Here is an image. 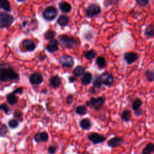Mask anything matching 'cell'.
I'll list each match as a JSON object with an SVG mask.
<instances>
[{
    "instance_id": "8d00e7d4",
    "label": "cell",
    "mask_w": 154,
    "mask_h": 154,
    "mask_svg": "<svg viewBox=\"0 0 154 154\" xmlns=\"http://www.w3.org/2000/svg\"><path fill=\"white\" fill-rule=\"evenodd\" d=\"M58 149V147L55 145H51L48 149V152L49 154H55Z\"/></svg>"
},
{
    "instance_id": "7a4b0ae2",
    "label": "cell",
    "mask_w": 154,
    "mask_h": 154,
    "mask_svg": "<svg viewBox=\"0 0 154 154\" xmlns=\"http://www.w3.org/2000/svg\"><path fill=\"white\" fill-rule=\"evenodd\" d=\"M58 42L60 44L65 48L73 49L78 48L80 45V41L76 37L71 35L62 34L58 36Z\"/></svg>"
},
{
    "instance_id": "7bdbcfd3",
    "label": "cell",
    "mask_w": 154,
    "mask_h": 154,
    "mask_svg": "<svg viewBox=\"0 0 154 154\" xmlns=\"http://www.w3.org/2000/svg\"><path fill=\"white\" fill-rule=\"evenodd\" d=\"M134 115L137 117H139V116H141L143 115V111L142 109V108H140L139 109L137 110V111H134Z\"/></svg>"
},
{
    "instance_id": "681fc988",
    "label": "cell",
    "mask_w": 154,
    "mask_h": 154,
    "mask_svg": "<svg viewBox=\"0 0 154 154\" xmlns=\"http://www.w3.org/2000/svg\"><path fill=\"white\" fill-rule=\"evenodd\" d=\"M46 90H45V88L44 89V90H43L42 91V93H46Z\"/></svg>"
},
{
    "instance_id": "8fae6325",
    "label": "cell",
    "mask_w": 154,
    "mask_h": 154,
    "mask_svg": "<svg viewBox=\"0 0 154 154\" xmlns=\"http://www.w3.org/2000/svg\"><path fill=\"white\" fill-rule=\"evenodd\" d=\"M29 81L31 85H39L43 82V77L41 73L35 72L30 75Z\"/></svg>"
},
{
    "instance_id": "ac0fdd59",
    "label": "cell",
    "mask_w": 154,
    "mask_h": 154,
    "mask_svg": "<svg viewBox=\"0 0 154 154\" xmlns=\"http://www.w3.org/2000/svg\"><path fill=\"white\" fill-rule=\"evenodd\" d=\"M92 74L90 72H85L81 78V84L84 86L89 85L92 81Z\"/></svg>"
},
{
    "instance_id": "9a60e30c",
    "label": "cell",
    "mask_w": 154,
    "mask_h": 154,
    "mask_svg": "<svg viewBox=\"0 0 154 154\" xmlns=\"http://www.w3.org/2000/svg\"><path fill=\"white\" fill-rule=\"evenodd\" d=\"M34 139L36 143L47 142L49 139V135L46 131L37 132L35 134Z\"/></svg>"
},
{
    "instance_id": "bcb514c9",
    "label": "cell",
    "mask_w": 154,
    "mask_h": 154,
    "mask_svg": "<svg viewBox=\"0 0 154 154\" xmlns=\"http://www.w3.org/2000/svg\"><path fill=\"white\" fill-rule=\"evenodd\" d=\"M95 88H94V87L93 86L92 87H91V88L89 89L88 92H89L90 93H91V94H94V93H95L96 92Z\"/></svg>"
},
{
    "instance_id": "836d02e7",
    "label": "cell",
    "mask_w": 154,
    "mask_h": 154,
    "mask_svg": "<svg viewBox=\"0 0 154 154\" xmlns=\"http://www.w3.org/2000/svg\"><path fill=\"white\" fill-rule=\"evenodd\" d=\"M13 117L15 119L17 120L19 122H21L23 121V114L22 112L19 110H15L13 112Z\"/></svg>"
},
{
    "instance_id": "60d3db41",
    "label": "cell",
    "mask_w": 154,
    "mask_h": 154,
    "mask_svg": "<svg viewBox=\"0 0 154 154\" xmlns=\"http://www.w3.org/2000/svg\"><path fill=\"white\" fill-rule=\"evenodd\" d=\"M73 100V96L71 94H69L67 97H66V103L67 104H70L72 103Z\"/></svg>"
},
{
    "instance_id": "4316f807",
    "label": "cell",
    "mask_w": 154,
    "mask_h": 154,
    "mask_svg": "<svg viewBox=\"0 0 154 154\" xmlns=\"http://www.w3.org/2000/svg\"><path fill=\"white\" fill-rule=\"evenodd\" d=\"M142 104H143V101L141 100V99L140 98H138V97L135 98L132 103V110L134 111H135L139 109L140 108H141Z\"/></svg>"
},
{
    "instance_id": "e0dca14e",
    "label": "cell",
    "mask_w": 154,
    "mask_h": 154,
    "mask_svg": "<svg viewBox=\"0 0 154 154\" xmlns=\"http://www.w3.org/2000/svg\"><path fill=\"white\" fill-rule=\"evenodd\" d=\"M59 9L64 13H69L72 10V6L70 3L67 1H61L59 3Z\"/></svg>"
},
{
    "instance_id": "e575fe53",
    "label": "cell",
    "mask_w": 154,
    "mask_h": 154,
    "mask_svg": "<svg viewBox=\"0 0 154 154\" xmlns=\"http://www.w3.org/2000/svg\"><path fill=\"white\" fill-rule=\"evenodd\" d=\"M19 122L15 119H11L8 121V125L9 126V127L11 129H15L18 126H19Z\"/></svg>"
},
{
    "instance_id": "4dcf8cb0",
    "label": "cell",
    "mask_w": 154,
    "mask_h": 154,
    "mask_svg": "<svg viewBox=\"0 0 154 154\" xmlns=\"http://www.w3.org/2000/svg\"><path fill=\"white\" fill-rule=\"evenodd\" d=\"M144 75L147 81L153 82L154 81V70L147 69L144 73Z\"/></svg>"
},
{
    "instance_id": "8992f818",
    "label": "cell",
    "mask_w": 154,
    "mask_h": 154,
    "mask_svg": "<svg viewBox=\"0 0 154 154\" xmlns=\"http://www.w3.org/2000/svg\"><path fill=\"white\" fill-rule=\"evenodd\" d=\"M101 12L100 7L97 4H90L85 10L86 15L88 17L92 18L99 14Z\"/></svg>"
},
{
    "instance_id": "2e32d148",
    "label": "cell",
    "mask_w": 154,
    "mask_h": 154,
    "mask_svg": "<svg viewBox=\"0 0 154 154\" xmlns=\"http://www.w3.org/2000/svg\"><path fill=\"white\" fill-rule=\"evenodd\" d=\"M49 84L54 88H58L61 84V78L57 75L51 76L49 79Z\"/></svg>"
},
{
    "instance_id": "74e56055",
    "label": "cell",
    "mask_w": 154,
    "mask_h": 154,
    "mask_svg": "<svg viewBox=\"0 0 154 154\" xmlns=\"http://www.w3.org/2000/svg\"><path fill=\"white\" fill-rule=\"evenodd\" d=\"M0 110H3L5 114H10V109L8 106L5 103H2L0 105Z\"/></svg>"
},
{
    "instance_id": "7dc6e473",
    "label": "cell",
    "mask_w": 154,
    "mask_h": 154,
    "mask_svg": "<svg viewBox=\"0 0 154 154\" xmlns=\"http://www.w3.org/2000/svg\"><path fill=\"white\" fill-rule=\"evenodd\" d=\"M46 58V56H45V55H42V54H40V55L38 56V59L40 60V61H43L45 58Z\"/></svg>"
},
{
    "instance_id": "7c38bea8",
    "label": "cell",
    "mask_w": 154,
    "mask_h": 154,
    "mask_svg": "<svg viewBox=\"0 0 154 154\" xmlns=\"http://www.w3.org/2000/svg\"><path fill=\"white\" fill-rule=\"evenodd\" d=\"M123 58L128 64H132L138 60V55L136 52H128L125 53Z\"/></svg>"
},
{
    "instance_id": "1f68e13d",
    "label": "cell",
    "mask_w": 154,
    "mask_h": 154,
    "mask_svg": "<svg viewBox=\"0 0 154 154\" xmlns=\"http://www.w3.org/2000/svg\"><path fill=\"white\" fill-rule=\"evenodd\" d=\"M144 34L148 37H154V25H148L145 29Z\"/></svg>"
},
{
    "instance_id": "5b68a950",
    "label": "cell",
    "mask_w": 154,
    "mask_h": 154,
    "mask_svg": "<svg viewBox=\"0 0 154 154\" xmlns=\"http://www.w3.org/2000/svg\"><path fill=\"white\" fill-rule=\"evenodd\" d=\"M58 13V12L56 7L54 6H48L44 9L42 16L46 20L51 21L55 19Z\"/></svg>"
},
{
    "instance_id": "603a6c76",
    "label": "cell",
    "mask_w": 154,
    "mask_h": 154,
    "mask_svg": "<svg viewBox=\"0 0 154 154\" xmlns=\"http://www.w3.org/2000/svg\"><path fill=\"white\" fill-rule=\"evenodd\" d=\"M6 99H7V102H8V103L13 105L16 104L17 102L18 97H17V96L16 94L11 93H9L6 95Z\"/></svg>"
},
{
    "instance_id": "f6af8a7d",
    "label": "cell",
    "mask_w": 154,
    "mask_h": 154,
    "mask_svg": "<svg viewBox=\"0 0 154 154\" xmlns=\"http://www.w3.org/2000/svg\"><path fill=\"white\" fill-rule=\"evenodd\" d=\"M68 79H69V82L70 83H73L76 81L77 79L75 76H70L69 77Z\"/></svg>"
},
{
    "instance_id": "6da1fadb",
    "label": "cell",
    "mask_w": 154,
    "mask_h": 154,
    "mask_svg": "<svg viewBox=\"0 0 154 154\" xmlns=\"http://www.w3.org/2000/svg\"><path fill=\"white\" fill-rule=\"evenodd\" d=\"M19 79V74L8 63H0V82L2 83L17 81Z\"/></svg>"
},
{
    "instance_id": "d4e9b609",
    "label": "cell",
    "mask_w": 154,
    "mask_h": 154,
    "mask_svg": "<svg viewBox=\"0 0 154 154\" xmlns=\"http://www.w3.org/2000/svg\"><path fill=\"white\" fill-rule=\"evenodd\" d=\"M0 8L7 12L11 11V7L8 0H0Z\"/></svg>"
},
{
    "instance_id": "c3c4849f",
    "label": "cell",
    "mask_w": 154,
    "mask_h": 154,
    "mask_svg": "<svg viewBox=\"0 0 154 154\" xmlns=\"http://www.w3.org/2000/svg\"><path fill=\"white\" fill-rule=\"evenodd\" d=\"M26 1H28V0H17V1L19 2H25Z\"/></svg>"
},
{
    "instance_id": "cb8c5ba5",
    "label": "cell",
    "mask_w": 154,
    "mask_h": 154,
    "mask_svg": "<svg viewBox=\"0 0 154 154\" xmlns=\"http://www.w3.org/2000/svg\"><path fill=\"white\" fill-rule=\"evenodd\" d=\"M154 152V144L153 143H147L143 149L142 154H152Z\"/></svg>"
},
{
    "instance_id": "484cf974",
    "label": "cell",
    "mask_w": 154,
    "mask_h": 154,
    "mask_svg": "<svg viewBox=\"0 0 154 154\" xmlns=\"http://www.w3.org/2000/svg\"><path fill=\"white\" fill-rule=\"evenodd\" d=\"M97 56V53L94 49H90L84 52V57L88 60H92Z\"/></svg>"
},
{
    "instance_id": "3957f363",
    "label": "cell",
    "mask_w": 154,
    "mask_h": 154,
    "mask_svg": "<svg viewBox=\"0 0 154 154\" xmlns=\"http://www.w3.org/2000/svg\"><path fill=\"white\" fill-rule=\"evenodd\" d=\"M14 17L7 12L0 13V28H8L14 22Z\"/></svg>"
},
{
    "instance_id": "52a82bcc",
    "label": "cell",
    "mask_w": 154,
    "mask_h": 154,
    "mask_svg": "<svg viewBox=\"0 0 154 154\" xmlns=\"http://www.w3.org/2000/svg\"><path fill=\"white\" fill-rule=\"evenodd\" d=\"M59 64L63 67L66 68H70L74 66L75 61L73 58L68 55H62L58 60Z\"/></svg>"
},
{
    "instance_id": "83f0119b",
    "label": "cell",
    "mask_w": 154,
    "mask_h": 154,
    "mask_svg": "<svg viewBox=\"0 0 154 154\" xmlns=\"http://www.w3.org/2000/svg\"><path fill=\"white\" fill-rule=\"evenodd\" d=\"M75 111L76 114L82 116V115H85L87 114V108L85 106H84L83 105H79L76 107Z\"/></svg>"
},
{
    "instance_id": "ee69618b",
    "label": "cell",
    "mask_w": 154,
    "mask_h": 154,
    "mask_svg": "<svg viewBox=\"0 0 154 154\" xmlns=\"http://www.w3.org/2000/svg\"><path fill=\"white\" fill-rule=\"evenodd\" d=\"M27 25H28V21L27 20H23L21 22V24H20V28L21 29H24V28H26Z\"/></svg>"
},
{
    "instance_id": "9c48e42d",
    "label": "cell",
    "mask_w": 154,
    "mask_h": 154,
    "mask_svg": "<svg viewBox=\"0 0 154 154\" xmlns=\"http://www.w3.org/2000/svg\"><path fill=\"white\" fill-rule=\"evenodd\" d=\"M100 76L102 84L105 86L109 87L113 84L114 82V78L111 73L105 72L102 73Z\"/></svg>"
},
{
    "instance_id": "d590c367",
    "label": "cell",
    "mask_w": 154,
    "mask_h": 154,
    "mask_svg": "<svg viewBox=\"0 0 154 154\" xmlns=\"http://www.w3.org/2000/svg\"><path fill=\"white\" fill-rule=\"evenodd\" d=\"M8 132V128L5 124H2L0 127V137H5Z\"/></svg>"
},
{
    "instance_id": "277c9868",
    "label": "cell",
    "mask_w": 154,
    "mask_h": 154,
    "mask_svg": "<svg viewBox=\"0 0 154 154\" xmlns=\"http://www.w3.org/2000/svg\"><path fill=\"white\" fill-rule=\"evenodd\" d=\"M105 102V100L104 98L99 96L97 97H91L89 100L86 102L85 103L87 106H89L96 111H99L103 107Z\"/></svg>"
},
{
    "instance_id": "f1b7e54d",
    "label": "cell",
    "mask_w": 154,
    "mask_h": 154,
    "mask_svg": "<svg viewBox=\"0 0 154 154\" xmlns=\"http://www.w3.org/2000/svg\"><path fill=\"white\" fill-rule=\"evenodd\" d=\"M102 85L103 84L102 82L100 76V75L95 76V77L93 81V86L97 89H99L101 88Z\"/></svg>"
},
{
    "instance_id": "ffe728a7",
    "label": "cell",
    "mask_w": 154,
    "mask_h": 154,
    "mask_svg": "<svg viewBox=\"0 0 154 154\" xmlns=\"http://www.w3.org/2000/svg\"><path fill=\"white\" fill-rule=\"evenodd\" d=\"M131 116H132L131 111L128 109H125L122 112L120 115V118L123 121L125 122H128L131 120Z\"/></svg>"
},
{
    "instance_id": "7402d4cb",
    "label": "cell",
    "mask_w": 154,
    "mask_h": 154,
    "mask_svg": "<svg viewBox=\"0 0 154 154\" xmlns=\"http://www.w3.org/2000/svg\"><path fill=\"white\" fill-rule=\"evenodd\" d=\"M91 122L88 118H85L82 119L79 122L80 127L84 130H88L91 127Z\"/></svg>"
},
{
    "instance_id": "d6986e66",
    "label": "cell",
    "mask_w": 154,
    "mask_h": 154,
    "mask_svg": "<svg viewBox=\"0 0 154 154\" xmlns=\"http://www.w3.org/2000/svg\"><path fill=\"white\" fill-rule=\"evenodd\" d=\"M69 22V17L67 15L62 14L57 19V23L61 26H67Z\"/></svg>"
},
{
    "instance_id": "44dd1931",
    "label": "cell",
    "mask_w": 154,
    "mask_h": 154,
    "mask_svg": "<svg viewBox=\"0 0 154 154\" xmlns=\"http://www.w3.org/2000/svg\"><path fill=\"white\" fill-rule=\"evenodd\" d=\"M85 73V69L82 66H77L72 71L73 76L76 77H79L83 76Z\"/></svg>"
},
{
    "instance_id": "ab89813d",
    "label": "cell",
    "mask_w": 154,
    "mask_h": 154,
    "mask_svg": "<svg viewBox=\"0 0 154 154\" xmlns=\"http://www.w3.org/2000/svg\"><path fill=\"white\" fill-rule=\"evenodd\" d=\"M118 0H105V6H109L112 4H116Z\"/></svg>"
},
{
    "instance_id": "4fadbf2b",
    "label": "cell",
    "mask_w": 154,
    "mask_h": 154,
    "mask_svg": "<svg viewBox=\"0 0 154 154\" xmlns=\"http://www.w3.org/2000/svg\"><path fill=\"white\" fill-rule=\"evenodd\" d=\"M22 46L25 48V49L28 52H32L35 49V43L31 39H25L22 42Z\"/></svg>"
},
{
    "instance_id": "d6a6232c",
    "label": "cell",
    "mask_w": 154,
    "mask_h": 154,
    "mask_svg": "<svg viewBox=\"0 0 154 154\" xmlns=\"http://www.w3.org/2000/svg\"><path fill=\"white\" fill-rule=\"evenodd\" d=\"M96 63L99 68L103 69L106 66V60L105 57L102 56H99L96 58Z\"/></svg>"
},
{
    "instance_id": "ba28073f",
    "label": "cell",
    "mask_w": 154,
    "mask_h": 154,
    "mask_svg": "<svg viewBox=\"0 0 154 154\" xmlns=\"http://www.w3.org/2000/svg\"><path fill=\"white\" fill-rule=\"evenodd\" d=\"M88 139L94 144H98L105 141L106 137L100 134L97 132H92L88 135Z\"/></svg>"
},
{
    "instance_id": "b9f144b4",
    "label": "cell",
    "mask_w": 154,
    "mask_h": 154,
    "mask_svg": "<svg viewBox=\"0 0 154 154\" xmlns=\"http://www.w3.org/2000/svg\"><path fill=\"white\" fill-rule=\"evenodd\" d=\"M137 2L141 6H146L149 3V0H136Z\"/></svg>"
},
{
    "instance_id": "f35d334b",
    "label": "cell",
    "mask_w": 154,
    "mask_h": 154,
    "mask_svg": "<svg viewBox=\"0 0 154 154\" xmlns=\"http://www.w3.org/2000/svg\"><path fill=\"white\" fill-rule=\"evenodd\" d=\"M23 88L22 87H18L17 88H16L14 90H13L12 91V93L14 94H22V92H23Z\"/></svg>"
},
{
    "instance_id": "f546056e",
    "label": "cell",
    "mask_w": 154,
    "mask_h": 154,
    "mask_svg": "<svg viewBox=\"0 0 154 154\" xmlns=\"http://www.w3.org/2000/svg\"><path fill=\"white\" fill-rule=\"evenodd\" d=\"M55 35H56V32L54 31V30L50 29L47 30L45 32L44 38L46 40H52V39H54V38H55Z\"/></svg>"
},
{
    "instance_id": "30bf717a",
    "label": "cell",
    "mask_w": 154,
    "mask_h": 154,
    "mask_svg": "<svg viewBox=\"0 0 154 154\" xmlns=\"http://www.w3.org/2000/svg\"><path fill=\"white\" fill-rule=\"evenodd\" d=\"M125 142L124 138L122 137L119 136H116L111 138H110L107 141V145L108 146L111 147V148H115L121 146Z\"/></svg>"
},
{
    "instance_id": "f907efd6",
    "label": "cell",
    "mask_w": 154,
    "mask_h": 154,
    "mask_svg": "<svg viewBox=\"0 0 154 154\" xmlns=\"http://www.w3.org/2000/svg\"><path fill=\"white\" fill-rule=\"evenodd\" d=\"M84 154H90V153H87H87H85Z\"/></svg>"
},
{
    "instance_id": "5bb4252c",
    "label": "cell",
    "mask_w": 154,
    "mask_h": 154,
    "mask_svg": "<svg viewBox=\"0 0 154 154\" xmlns=\"http://www.w3.org/2000/svg\"><path fill=\"white\" fill-rule=\"evenodd\" d=\"M58 44L59 42L55 39H52L48 43L46 47V49L50 53H54L58 51Z\"/></svg>"
}]
</instances>
